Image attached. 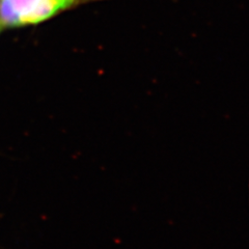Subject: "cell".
Wrapping results in <instances>:
<instances>
[{
  "mask_svg": "<svg viewBox=\"0 0 249 249\" xmlns=\"http://www.w3.org/2000/svg\"><path fill=\"white\" fill-rule=\"evenodd\" d=\"M98 0H0V27L36 26L61 13Z\"/></svg>",
  "mask_w": 249,
  "mask_h": 249,
  "instance_id": "cell-1",
  "label": "cell"
},
{
  "mask_svg": "<svg viewBox=\"0 0 249 249\" xmlns=\"http://www.w3.org/2000/svg\"><path fill=\"white\" fill-rule=\"evenodd\" d=\"M1 30H2V29H1V27H0V31H1Z\"/></svg>",
  "mask_w": 249,
  "mask_h": 249,
  "instance_id": "cell-2",
  "label": "cell"
}]
</instances>
